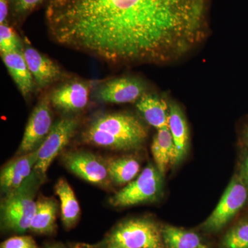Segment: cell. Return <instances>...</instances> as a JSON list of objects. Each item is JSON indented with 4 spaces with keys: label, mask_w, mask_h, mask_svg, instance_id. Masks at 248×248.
Here are the masks:
<instances>
[{
    "label": "cell",
    "mask_w": 248,
    "mask_h": 248,
    "mask_svg": "<svg viewBox=\"0 0 248 248\" xmlns=\"http://www.w3.org/2000/svg\"><path fill=\"white\" fill-rule=\"evenodd\" d=\"M208 0H48L59 45L112 64H163L206 37Z\"/></svg>",
    "instance_id": "1"
},
{
    "label": "cell",
    "mask_w": 248,
    "mask_h": 248,
    "mask_svg": "<svg viewBox=\"0 0 248 248\" xmlns=\"http://www.w3.org/2000/svg\"><path fill=\"white\" fill-rule=\"evenodd\" d=\"M147 137L148 129L141 121L121 112L98 116L82 133L84 143L116 151L138 148Z\"/></svg>",
    "instance_id": "2"
},
{
    "label": "cell",
    "mask_w": 248,
    "mask_h": 248,
    "mask_svg": "<svg viewBox=\"0 0 248 248\" xmlns=\"http://www.w3.org/2000/svg\"><path fill=\"white\" fill-rule=\"evenodd\" d=\"M46 176L33 170L30 177L9 195L1 204V228L6 231L24 233L30 229L37 209L36 194Z\"/></svg>",
    "instance_id": "3"
},
{
    "label": "cell",
    "mask_w": 248,
    "mask_h": 248,
    "mask_svg": "<svg viewBox=\"0 0 248 248\" xmlns=\"http://www.w3.org/2000/svg\"><path fill=\"white\" fill-rule=\"evenodd\" d=\"M97 244L106 248H166L162 227L148 218L120 222Z\"/></svg>",
    "instance_id": "4"
},
{
    "label": "cell",
    "mask_w": 248,
    "mask_h": 248,
    "mask_svg": "<svg viewBox=\"0 0 248 248\" xmlns=\"http://www.w3.org/2000/svg\"><path fill=\"white\" fill-rule=\"evenodd\" d=\"M162 177L156 167L150 165L135 181L110 197V205L127 207L157 200L162 193Z\"/></svg>",
    "instance_id": "5"
},
{
    "label": "cell",
    "mask_w": 248,
    "mask_h": 248,
    "mask_svg": "<svg viewBox=\"0 0 248 248\" xmlns=\"http://www.w3.org/2000/svg\"><path fill=\"white\" fill-rule=\"evenodd\" d=\"M248 199V186L241 177L233 178L216 208L202 225V228L209 232L221 231L244 206Z\"/></svg>",
    "instance_id": "6"
},
{
    "label": "cell",
    "mask_w": 248,
    "mask_h": 248,
    "mask_svg": "<svg viewBox=\"0 0 248 248\" xmlns=\"http://www.w3.org/2000/svg\"><path fill=\"white\" fill-rule=\"evenodd\" d=\"M79 123L77 117H68L53 124L48 136L37 150V159L34 170L46 176L51 163L73 138Z\"/></svg>",
    "instance_id": "7"
},
{
    "label": "cell",
    "mask_w": 248,
    "mask_h": 248,
    "mask_svg": "<svg viewBox=\"0 0 248 248\" xmlns=\"http://www.w3.org/2000/svg\"><path fill=\"white\" fill-rule=\"evenodd\" d=\"M51 106L50 94H46L33 109L24 130L18 155L36 151L47 138L54 124Z\"/></svg>",
    "instance_id": "8"
},
{
    "label": "cell",
    "mask_w": 248,
    "mask_h": 248,
    "mask_svg": "<svg viewBox=\"0 0 248 248\" xmlns=\"http://www.w3.org/2000/svg\"><path fill=\"white\" fill-rule=\"evenodd\" d=\"M62 161L71 172L91 184L107 186L111 182L107 161L93 153L70 152L63 155Z\"/></svg>",
    "instance_id": "9"
},
{
    "label": "cell",
    "mask_w": 248,
    "mask_h": 248,
    "mask_svg": "<svg viewBox=\"0 0 248 248\" xmlns=\"http://www.w3.org/2000/svg\"><path fill=\"white\" fill-rule=\"evenodd\" d=\"M146 86L134 78H121L110 80L97 89V99L110 104H126L138 102L146 94Z\"/></svg>",
    "instance_id": "10"
},
{
    "label": "cell",
    "mask_w": 248,
    "mask_h": 248,
    "mask_svg": "<svg viewBox=\"0 0 248 248\" xmlns=\"http://www.w3.org/2000/svg\"><path fill=\"white\" fill-rule=\"evenodd\" d=\"M22 51L35 85L39 89H46L63 78L61 68L38 50L30 46H26Z\"/></svg>",
    "instance_id": "11"
},
{
    "label": "cell",
    "mask_w": 248,
    "mask_h": 248,
    "mask_svg": "<svg viewBox=\"0 0 248 248\" xmlns=\"http://www.w3.org/2000/svg\"><path fill=\"white\" fill-rule=\"evenodd\" d=\"M37 150L19 155L5 165L0 174L1 192L4 196L17 190L30 177L37 162Z\"/></svg>",
    "instance_id": "12"
},
{
    "label": "cell",
    "mask_w": 248,
    "mask_h": 248,
    "mask_svg": "<svg viewBox=\"0 0 248 248\" xmlns=\"http://www.w3.org/2000/svg\"><path fill=\"white\" fill-rule=\"evenodd\" d=\"M90 86L83 81H73L54 90L50 94L52 106L63 112H77L87 106Z\"/></svg>",
    "instance_id": "13"
},
{
    "label": "cell",
    "mask_w": 248,
    "mask_h": 248,
    "mask_svg": "<svg viewBox=\"0 0 248 248\" xmlns=\"http://www.w3.org/2000/svg\"><path fill=\"white\" fill-rule=\"evenodd\" d=\"M169 128L174 144L172 166L179 164L185 157L189 148V129L185 115L175 103L169 105Z\"/></svg>",
    "instance_id": "14"
},
{
    "label": "cell",
    "mask_w": 248,
    "mask_h": 248,
    "mask_svg": "<svg viewBox=\"0 0 248 248\" xmlns=\"http://www.w3.org/2000/svg\"><path fill=\"white\" fill-rule=\"evenodd\" d=\"M23 50V49H22ZM22 50L1 54L3 62L23 97L27 98L33 91L35 82Z\"/></svg>",
    "instance_id": "15"
},
{
    "label": "cell",
    "mask_w": 248,
    "mask_h": 248,
    "mask_svg": "<svg viewBox=\"0 0 248 248\" xmlns=\"http://www.w3.org/2000/svg\"><path fill=\"white\" fill-rule=\"evenodd\" d=\"M136 107L151 126L157 130L169 128V107L162 98L146 93L136 102Z\"/></svg>",
    "instance_id": "16"
},
{
    "label": "cell",
    "mask_w": 248,
    "mask_h": 248,
    "mask_svg": "<svg viewBox=\"0 0 248 248\" xmlns=\"http://www.w3.org/2000/svg\"><path fill=\"white\" fill-rule=\"evenodd\" d=\"M58 210V203L53 198L40 196L29 231L37 234H53L56 229Z\"/></svg>",
    "instance_id": "17"
},
{
    "label": "cell",
    "mask_w": 248,
    "mask_h": 248,
    "mask_svg": "<svg viewBox=\"0 0 248 248\" xmlns=\"http://www.w3.org/2000/svg\"><path fill=\"white\" fill-rule=\"evenodd\" d=\"M55 193L60 200L62 221L67 230L76 226L79 221L81 210L74 191L65 179H59L55 186Z\"/></svg>",
    "instance_id": "18"
},
{
    "label": "cell",
    "mask_w": 248,
    "mask_h": 248,
    "mask_svg": "<svg viewBox=\"0 0 248 248\" xmlns=\"http://www.w3.org/2000/svg\"><path fill=\"white\" fill-rule=\"evenodd\" d=\"M151 151L156 169L164 176L174 156V144L169 128L157 130L152 143Z\"/></svg>",
    "instance_id": "19"
},
{
    "label": "cell",
    "mask_w": 248,
    "mask_h": 248,
    "mask_svg": "<svg viewBox=\"0 0 248 248\" xmlns=\"http://www.w3.org/2000/svg\"><path fill=\"white\" fill-rule=\"evenodd\" d=\"M111 182L118 186L128 184L138 176L140 162L133 156H125L107 160Z\"/></svg>",
    "instance_id": "20"
},
{
    "label": "cell",
    "mask_w": 248,
    "mask_h": 248,
    "mask_svg": "<svg viewBox=\"0 0 248 248\" xmlns=\"http://www.w3.org/2000/svg\"><path fill=\"white\" fill-rule=\"evenodd\" d=\"M162 237L166 248H207L198 234L177 227L163 226Z\"/></svg>",
    "instance_id": "21"
},
{
    "label": "cell",
    "mask_w": 248,
    "mask_h": 248,
    "mask_svg": "<svg viewBox=\"0 0 248 248\" xmlns=\"http://www.w3.org/2000/svg\"><path fill=\"white\" fill-rule=\"evenodd\" d=\"M222 248H248V221L241 222L223 236Z\"/></svg>",
    "instance_id": "22"
},
{
    "label": "cell",
    "mask_w": 248,
    "mask_h": 248,
    "mask_svg": "<svg viewBox=\"0 0 248 248\" xmlns=\"http://www.w3.org/2000/svg\"><path fill=\"white\" fill-rule=\"evenodd\" d=\"M46 0H10V14L16 22H24Z\"/></svg>",
    "instance_id": "23"
},
{
    "label": "cell",
    "mask_w": 248,
    "mask_h": 248,
    "mask_svg": "<svg viewBox=\"0 0 248 248\" xmlns=\"http://www.w3.org/2000/svg\"><path fill=\"white\" fill-rule=\"evenodd\" d=\"M20 42L16 31L9 22L0 24V50L1 54L22 50Z\"/></svg>",
    "instance_id": "24"
},
{
    "label": "cell",
    "mask_w": 248,
    "mask_h": 248,
    "mask_svg": "<svg viewBox=\"0 0 248 248\" xmlns=\"http://www.w3.org/2000/svg\"><path fill=\"white\" fill-rule=\"evenodd\" d=\"M0 248H40L30 236H16L1 243Z\"/></svg>",
    "instance_id": "25"
},
{
    "label": "cell",
    "mask_w": 248,
    "mask_h": 248,
    "mask_svg": "<svg viewBox=\"0 0 248 248\" xmlns=\"http://www.w3.org/2000/svg\"><path fill=\"white\" fill-rule=\"evenodd\" d=\"M10 14V0H0V24L8 22Z\"/></svg>",
    "instance_id": "26"
},
{
    "label": "cell",
    "mask_w": 248,
    "mask_h": 248,
    "mask_svg": "<svg viewBox=\"0 0 248 248\" xmlns=\"http://www.w3.org/2000/svg\"><path fill=\"white\" fill-rule=\"evenodd\" d=\"M241 178L245 184L248 186V155L245 158L241 165Z\"/></svg>",
    "instance_id": "27"
},
{
    "label": "cell",
    "mask_w": 248,
    "mask_h": 248,
    "mask_svg": "<svg viewBox=\"0 0 248 248\" xmlns=\"http://www.w3.org/2000/svg\"><path fill=\"white\" fill-rule=\"evenodd\" d=\"M73 248H106L97 244H76Z\"/></svg>",
    "instance_id": "28"
},
{
    "label": "cell",
    "mask_w": 248,
    "mask_h": 248,
    "mask_svg": "<svg viewBox=\"0 0 248 248\" xmlns=\"http://www.w3.org/2000/svg\"><path fill=\"white\" fill-rule=\"evenodd\" d=\"M45 248H66L63 244L60 243H51L46 245Z\"/></svg>",
    "instance_id": "29"
},
{
    "label": "cell",
    "mask_w": 248,
    "mask_h": 248,
    "mask_svg": "<svg viewBox=\"0 0 248 248\" xmlns=\"http://www.w3.org/2000/svg\"><path fill=\"white\" fill-rule=\"evenodd\" d=\"M246 139H247V140L248 141V128L247 129V131H246Z\"/></svg>",
    "instance_id": "30"
}]
</instances>
